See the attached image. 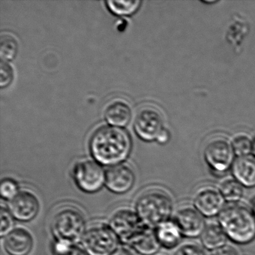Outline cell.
I'll list each match as a JSON object with an SVG mask.
<instances>
[{"label": "cell", "mask_w": 255, "mask_h": 255, "mask_svg": "<svg viewBox=\"0 0 255 255\" xmlns=\"http://www.w3.org/2000/svg\"><path fill=\"white\" fill-rule=\"evenodd\" d=\"M3 246L9 255H28L33 249V237L26 228H15L4 238Z\"/></svg>", "instance_id": "5bb4252c"}, {"label": "cell", "mask_w": 255, "mask_h": 255, "mask_svg": "<svg viewBox=\"0 0 255 255\" xmlns=\"http://www.w3.org/2000/svg\"><path fill=\"white\" fill-rule=\"evenodd\" d=\"M14 79V71L11 65L5 61L0 62V87H8Z\"/></svg>", "instance_id": "4316f807"}, {"label": "cell", "mask_w": 255, "mask_h": 255, "mask_svg": "<svg viewBox=\"0 0 255 255\" xmlns=\"http://www.w3.org/2000/svg\"><path fill=\"white\" fill-rule=\"evenodd\" d=\"M118 236L109 224L95 223L88 227L81 240L88 255H112L119 249Z\"/></svg>", "instance_id": "5b68a950"}, {"label": "cell", "mask_w": 255, "mask_h": 255, "mask_svg": "<svg viewBox=\"0 0 255 255\" xmlns=\"http://www.w3.org/2000/svg\"><path fill=\"white\" fill-rule=\"evenodd\" d=\"M128 246L141 255H156L161 248L155 230L146 227L132 237Z\"/></svg>", "instance_id": "9a60e30c"}, {"label": "cell", "mask_w": 255, "mask_h": 255, "mask_svg": "<svg viewBox=\"0 0 255 255\" xmlns=\"http://www.w3.org/2000/svg\"><path fill=\"white\" fill-rule=\"evenodd\" d=\"M232 173L234 178L243 187H255V158L250 155L237 158L232 165Z\"/></svg>", "instance_id": "2e32d148"}, {"label": "cell", "mask_w": 255, "mask_h": 255, "mask_svg": "<svg viewBox=\"0 0 255 255\" xmlns=\"http://www.w3.org/2000/svg\"><path fill=\"white\" fill-rule=\"evenodd\" d=\"M155 233L161 247L166 249H173L177 247L183 238L180 228L171 219L160 224L155 229Z\"/></svg>", "instance_id": "e0dca14e"}, {"label": "cell", "mask_w": 255, "mask_h": 255, "mask_svg": "<svg viewBox=\"0 0 255 255\" xmlns=\"http://www.w3.org/2000/svg\"><path fill=\"white\" fill-rule=\"evenodd\" d=\"M218 223L236 244H249L255 239V216L243 203L226 204L218 216Z\"/></svg>", "instance_id": "7a4b0ae2"}, {"label": "cell", "mask_w": 255, "mask_h": 255, "mask_svg": "<svg viewBox=\"0 0 255 255\" xmlns=\"http://www.w3.org/2000/svg\"><path fill=\"white\" fill-rule=\"evenodd\" d=\"M18 183L14 179L4 178L0 184V193L2 199L11 201L20 192Z\"/></svg>", "instance_id": "cb8c5ba5"}, {"label": "cell", "mask_w": 255, "mask_h": 255, "mask_svg": "<svg viewBox=\"0 0 255 255\" xmlns=\"http://www.w3.org/2000/svg\"><path fill=\"white\" fill-rule=\"evenodd\" d=\"M106 120L113 126L125 127L130 122L132 112L125 101H116L109 104L104 112Z\"/></svg>", "instance_id": "ac0fdd59"}, {"label": "cell", "mask_w": 255, "mask_h": 255, "mask_svg": "<svg viewBox=\"0 0 255 255\" xmlns=\"http://www.w3.org/2000/svg\"><path fill=\"white\" fill-rule=\"evenodd\" d=\"M87 228L84 215L78 208L71 205L59 208L53 215L50 223L55 242L71 245L81 243Z\"/></svg>", "instance_id": "277c9868"}, {"label": "cell", "mask_w": 255, "mask_h": 255, "mask_svg": "<svg viewBox=\"0 0 255 255\" xmlns=\"http://www.w3.org/2000/svg\"><path fill=\"white\" fill-rule=\"evenodd\" d=\"M14 218L10 213L8 209L1 208V227H0V236L5 238L14 229Z\"/></svg>", "instance_id": "484cf974"}, {"label": "cell", "mask_w": 255, "mask_h": 255, "mask_svg": "<svg viewBox=\"0 0 255 255\" xmlns=\"http://www.w3.org/2000/svg\"><path fill=\"white\" fill-rule=\"evenodd\" d=\"M132 143L128 132L119 127L103 126L92 134L89 141L91 153L101 165H120L129 156Z\"/></svg>", "instance_id": "6da1fadb"}, {"label": "cell", "mask_w": 255, "mask_h": 255, "mask_svg": "<svg viewBox=\"0 0 255 255\" xmlns=\"http://www.w3.org/2000/svg\"><path fill=\"white\" fill-rule=\"evenodd\" d=\"M200 237L203 246L210 252L226 246L228 240L226 234L219 223L207 225Z\"/></svg>", "instance_id": "d6986e66"}, {"label": "cell", "mask_w": 255, "mask_h": 255, "mask_svg": "<svg viewBox=\"0 0 255 255\" xmlns=\"http://www.w3.org/2000/svg\"><path fill=\"white\" fill-rule=\"evenodd\" d=\"M251 208H252L254 215H255V198H254L253 201H252V207H251Z\"/></svg>", "instance_id": "1f68e13d"}, {"label": "cell", "mask_w": 255, "mask_h": 255, "mask_svg": "<svg viewBox=\"0 0 255 255\" xmlns=\"http://www.w3.org/2000/svg\"><path fill=\"white\" fill-rule=\"evenodd\" d=\"M252 153L255 156V141L253 142V147H252Z\"/></svg>", "instance_id": "d6a6232c"}, {"label": "cell", "mask_w": 255, "mask_h": 255, "mask_svg": "<svg viewBox=\"0 0 255 255\" xmlns=\"http://www.w3.org/2000/svg\"><path fill=\"white\" fill-rule=\"evenodd\" d=\"M234 155L232 144L224 138L210 140L204 150V159L216 174H224L232 167Z\"/></svg>", "instance_id": "52a82bcc"}, {"label": "cell", "mask_w": 255, "mask_h": 255, "mask_svg": "<svg viewBox=\"0 0 255 255\" xmlns=\"http://www.w3.org/2000/svg\"><path fill=\"white\" fill-rule=\"evenodd\" d=\"M134 129L137 135L145 141L156 139L165 129L162 115L154 107H142L135 116Z\"/></svg>", "instance_id": "9c48e42d"}, {"label": "cell", "mask_w": 255, "mask_h": 255, "mask_svg": "<svg viewBox=\"0 0 255 255\" xmlns=\"http://www.w3.org/2000/svg\"><path fill=\"white\" fill-rule=\"evenodd\" d=\"M219 189L228 204L240 202L244 195V187L234 178L224 180Z\"/></svg>", "instance_id": "ffe728a7"}, {"label": "cell", "mask_w": 255, "mask_h": 255, "mask_svg": "<svg viewBox=\"0 0 255 255\" xmlns=\"http://www.w3.org/2000/svg\"><path fill=\"white\" fill-rule=\"evenodd\" d=\"M174 255H206L202 248L195 243L189 242L181 245Z\"/></svg>", "instance_id": "83f0119b"}, {"label": "cell", "mask_w": 255, "mask_h": 255, "mask_svg": "<svg viewBox=\"0 0 255 255\" xmlns=\"http://www.w3.org/2000/svg\"><path fill=\"white\" fill-rule=\"evenodd\" d=\"M108 224L121 243L125 245H128L132 237L144 227L135 210L128 207L116 210L110 217Z\"/></svg>", "instance_id": "ba28073f"}, {"label": "cell", "mask_w": 255, "mask_h": 255, "mask_svg": "<svg viewBox=\"0 0 255 255\" xmlns=\"http://www.w3.org/2000/svg\"><path fill=\"white\" fill-rule=\"evenodd\" d=\"M72 176L77 187L86 193H95L106 183V171L101 164L91 159L77 162L73 168Z\"/></svg>", "instance_id": "8992f818"}, {"label": "cell", "mask_w": 255, "mask_h": 255, "mask_svg": "<svg viewBox=\"0 0 255 255\" xmlns=\"http://www.w3.org/2000/svg\"><path fill=\"white\" fill-rule=\"evenodd\" d=\"M18 44L17 40L11 35L5 34L0 37V57L1 60L8 62L17 56Z\"/></svg>", "instance_id": "7402d4cb"}, {"label": "cell", "mask_w": 255, "mask_h": 255, "mask_svg": "<svg viewBox=\"0 0 255 255\" xmlns=\"http://www.w3.org/2000/svg\"><path fill=\"white\" fill-rule=\"evenodd\" d=\"M173 221L177 224L183 237L197 238L201 237L207 224L204 216L190 204H183L177 208Z\"/></svg>", "instance_id": "30bf717a"}, {"label": "cell", "mask_w": 255, "mask_h": 255, "mask_svg": "<svg viewBox=\"0 0 255 255\" xmlns=\"http://www.w3.org/2000/svg\"><path fill=\"white\" fill-rule=\"evenodd\" d=\"M169 139V132H168V130L164 129L162 131L160 134H159L158 138H156L158 141L159 143H162V144H165L167 141Z\"/></svg>", "instance_id": "f546056e"}, {"label": "cell", "mask_w": 255, "mask_h": 255, "mask_svg": "<svg viewBox=\"0 0 255 255\" xmlns=\"http://www.w3.org/2000/svg\"><path fill=\"white\" fill-rule=\"evenodd\" d=\"M225 202L219 187L213 185H203L194 194L193 206L204 217L219 216Z\"/></svg>", "instance_id": "8fae6325"}, {"label": "cell", "mask_w": 255, "mask_h": 255, "mask_svg": "<svg viewBox=\"0 0 255 255\" xmlns=\"http://www.w3.org/2000/svg\"></svg>", "instance_id": "836d02e7"}, {"label": "cell", "mask_w": 255, "mask_h": 255, "mask_svg": "<svg viewBox=\"0 0 255 255\" xmlns=\"http://www.w3.org/2000/svg\"><path fill=\"white\" fill-rule=\"evenodd\" d=\"M135 182V173L128 165L120 164L106 171L105 186L113 193H127L133 187Z\"/></svg>", "instance_id": "4fadbf2b"}, {"label": "cell", "mask_w": 255, "mask_h": 255, "mask_svg": "<svg viewBox=\"0 0 255 255\" xmlns=\"http://www.w3.org/2000/svg\"><path fill=\"white\" fill-rule=\"evenodd\" d=\"M172 198L164 189L153 188L143 192L135 201V211L142 225L155 230L170 220L173 213Z\"/></svg>", "instance_id": "3957f363"}, {"label": "cell", "mask_w": 255, "mask_h": 255, "mask_svg": "<svg viewBox=\"0 0 255 255\" xmlns=\"http://www.w3.org/2000/svg\"><path fill=\"white\" fill-rule=\"evenodd\" d=\"M141 2L140 0H108L106 1L107 8L118 15H130L135 13L139 8Z\"/></svg>", "instance_id": "44dd1931"}, {"label": "cell", "mask_w": 255, "mask_h": 255, "mask_svg": "<svg viewBox=\"0 0 255 255\" xmlns=\"http://www.w3.org/2000/svg\"><path fill=\"white\" fill-rule=\"evenodd\" d=\"M208 255H240V254L235 248L226 245L217 250L212 251Z\"/></svg>", "instance_id": "f1b7e54d"}, {"label": "cell", "mask_w": 255, "mask_h": 255, "mask_svg": "<svg viewBox=\"0 0 255 255\" xmlns=\"http://www.w3.org/2000/svg\"><path fill=\"white\" fill-rule=\"evenodd\" d=\"M232 147L238 157L249 156L252 153L253 142L247 135H239L233 140Z\"/></svg>", "instance_id": "603a6c76"}, {"label": "cell", "mask_w": 255, "mask_h": 255, "mask_svg": "<svg viewBox=\"0 0 255 255\" xmlns=\"http://www.w3.org/2000/svg\"><path fill=\"white\" fill-rule=\"evenodd\" d=\"M112 255H132L131 252H129L128 249H124V248H119Z\"/></svg>", "instance_id": "4dcf8cb0"}, {"label": "cell", "mask_w": 255, "mask_h": 255, "mask_svg": "<svg viewBox=\"0 0 255 255\" xmlns=\"http://www.w3.org/2000/svg\"><path fill=\"white\" fill-rule=\"evenodd\" d=\"M54 253L56 255H88L83 248L61 242H55Z\"/></svg>", "instance_id": "d4e9b609"}, {"label": "cell", "mask_w": 255, "mask_h": 255, "mask_svg": "<svg viewBox=\"0 0 255 255\" xmlns=\"http://www.w3.org/2000/svg\"><path fill=\"white\" fill-rule=\"evenodd\" d=\"M9 202L8 210L14 219L21 222L33 220L41 208L38 195L28 189H20L17 196Z\"/></svg>", "instance_id": "7c38bea8"}]
</instances>
